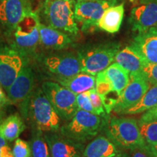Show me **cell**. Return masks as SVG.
<instances>
[{
    "instance_id": "6da1fadb",
    "label": "cell",
    "mask_w": 157,
    "mask_h": 157,
    "mask_svg": "<svg viewBox=\"0 0 157 157\" xmlns=\"http://www.w3.org/2000/svg\"><path fill=\"white\" fill-rule=\"evenodd\" d=\"M29 101L22 103V111L23 114L29 116L33 128L44 133L60 131V118L42 87L34 90Z\"/></svg>"
},
{
    "instance_id": "7a4b0ae2",
    "label": "cell",
    "mask_w": 157,
    "mask_h": 157,
    "mask_svg": "<svg viewBox=\"0 0 157 157\" xmlns=\"http://www.w3.org/2000/svg\"><path fill=\"white\" fill-rule=\"evenodd\" d=\"M105 131L106 137L117 147L132 151L148 146L141 135L138 121L133 118H111Z\"/></svg>"
},
{
    "instance_id": "3957f363",
    "label": "cell",
    "mask_w": 157,
    "mask_h": 157,
    "mask_svg": "<svg viewBox=\"0 0 157 157\" xmlns=\"http://www.w3.org/2000/svg\"><path fill=\"white\" fill-rule=\"evenodd\" d=\"M74 0H45L43 14L52 28L71 36H76L79 29L74 14Z\"/></svg>"
},
{
    "instance_id": "277c9868",
    "label": "cell",
    "mask_w": 157,
    "mask_h": 157,
    "mask_svg": "<svg viewBox=\"0 0 157 157\" xmlns=\"http://www.w3.org/2000/svg\"><path fill=\"white\" fill-rule=\"evenodd\" d=\"M100 116L78 109L68 123L60 128V133L64 136L84 143L94 138L101 127Z\"/></svg>"
},
{
    "instance_id": "5b68a950",
    "label": "cell",
    "mask_w": 157,
    "mask_h": 157,
    "mask_svg": "<svg viewBox=\"0 0 157 157\" xmlns=\"http://www.w3.org/2000/svg\"><path fill=\"white\" fill-rule=\"evenodd\" d=\"M119 44L109 43L81 51L78 53L82 72L96 76L114 61Z\"/></svg>"
},
{
    "instance_id": "8992f818",
    "label": "cell",
    "mask_w": 157,
    "mask_h": 157,
    "mask_svg": "<svg viewBox=\"0 0 157 157\" xmlns=\"http://www.w3.org/2000/svg\"><path fill=\"white\" fill-rule=\"evenodd\" d=\"M42 90L60 119L70 121L78 110L76 94L57 82H43Z\"/></svg>"
},
{
    "instance_id": "52a82bcc",
    "label": "cell",
    "mask_w": 157,
    "mask_h": 157,
    "mask_svg": "<svg viewBox=\"0 0 157 157\" xmlns=\"http://www.w3.org/2000/svg\"><path fill=\"white\" fill-rule=\"evenodd\" d=\"M119 0H96L76 2L74 14L77 23H80L84 32L98 29V23L107 8L119 4Z\"/></svg>"
},
{
    "instance_id": "ba28073f",
    "label": "cell",
    "mask_w": 157,
    "mask_h": 157,
    "mask_svg": "<svg viewBox=\"0 0 157 157\" xmlns=\"http://www.w3.org/2000/svg\"><path fill=\"white\" fill-rule=\"evenodd\" d=\"M151 84L141 73L129 74V82L118 98L113 112L121 114L132 107L141 99L150 88Z\"/></svg>"
},
{
    "instance_id": "9c48e42d",
    "label": "cell",
    "mask_w": 157,
    "mask_h": 157,
    "mask_svg": "<svg viewBox=\"0 0 157 157\" xmlns=\"http://www.w3.org/2000/svg\"><path fill=\"white\" fill-rule=\"evenodd\" d=\"M129 21L132 31L137 33L157 28V0H137Z\"/></svg>"
},
{
    "instance_id": "30bf717a",
    "label": "cell",
    "mask_w": 157,
    "mask_h": 157,
    "mask_svg": "<svg viewBox=\"0 0 157 157\" xmlns=\"http://www.w3.org/2000/svg\"><path fill=\"white\" fill-rule=\"evenodd\" d=\"M39 24L38 14L32 12L15 26V42L19 48L31 50L36 48L40 40Z\"/></svg>"
},
{
    "instance_id": "8fae6325",
    "label": "cell",
    "mask_w": 157,
    "mask_h": 157,
    "mask_svg": "<svg viewBox=\"0 0 157 157\" xmlns=\"http://www.w3.org/2000/svg\"><path fill=\"white\" fill-rule=\"evenodd\" d=\"M44 66L56 78H69L82 72L78 55L63 54L49 56L44 60Z\"/></svg>"
},
{
    "instance_id": "7c38bea8",
    "label": "cell",
    "mask_w": 157,
    "mask_h": 157,
    "mask_svg": "<svg viewBox=\"0 0 157 157\" xmlns=\"http://www.w3.org/2000/svg\"><path fill=\"white\" fill-rule=\"evenodd\" d=\"M44 137L50 149V157H82L84 143L71 140L58 132H46Z\"/></svg>"
},
{
    "instance_id": "4fadbf2b",
    "label": "cell",
    "mask_w": 157,
    "mask_h": 157,
    "mask_svg": "<svg viewBox=\"0 0 157 157\" xmlns=\"http://www.w3.org/2000/svg\"><path fill=\"white\" fill-rule=\"evenodd\" d=\"M35 76L31 68L23 66L18 76L6 92L11 104L23 103L34 90Z\"/></svg>"
},
{
    "instance_id": "5bb4252c",
    "label": "cell",
    "mask_w": 157,
    "mask_h": 157,
    "mask_svg": "<svg viewBox=\"0 0 157 157\" xmlns=\"http://www.w3.org/2000/svg\"><path fill=\"white\" fill-rule=\"evenodd\" d=\"M32 12L30 0H1L0 2V21L9 28L15 29Z\"/></svg>"
},
{
    "instance_id": "9a60e30c",
    "label": "cell",
    "mask_w": 157,
    "mask_h": 157,
    "mask_svg": "<svg viewBox=\"0 0 157 157\" xmlns=\"http://www.w3.org/2000/svg\"><path fill=\"white\" fill-rule=\"evenodd\" d=\"M21 57L13 52L0 54V85L7 92L22 70Z\"/></svg>"
},
{
    "instance_id": "2e32d148",
    "label": "cell",
    "mask_w": 157,
    "mask_h": 157,
    "mask_svg": "<svg viewBox=\"0 0 157 157\" xmlns=\"http://www.w3.org/2000/svg\"><path fill=\"white\" fill-rule=\"evenodd\" d=\"M130 46L135 49L148 63H157V28L138 33Z\"/></svg>"
},
{
    "instance_id": "e0dca14e",
    "label": "cell",
    "mask_w": 157,
    "mask_h": 157,
    "mask_svg": "<svg viewBox=\"0 0 157 157\" xmlns=\"http://www.w3.org/2000/svg\"><path fill=\"white\" fill-rule=\"evenodd\" d=\"M39 36L41 44L44 48L52 50L68 48L73 42L68 34L42 23L39 24Z\"/></svg>"
},
{
    "instance_id": "ac0fdd59",
    "label": "cell",
    "mask_w": 157,
    "mask_h": 157,
    "mask_svg": "<svg viewBox=\"0 0 157 157\" xmlns=\"http://www.w3.org/2000/svg\"><path fill=\"white\" fill-rule=\"evenodd\" d=\"M114 61L124 68L129 74L141 73L143 68L148 64L145 58L132 46L119 50L116 54Z\"/></svg>"
},
{
    "instance_id": "d6986e66",
    "label": "cell",
    "mask_w": 157,
    "mask_h": 157,
    "mask_svg": "<svg viewBox=\"0 0 157 157\" xmlns=\"http://www.w3.org/2000/svg\"><path fill=\"white\" fill-rule=\"evenodd\" d=\"M124 14V3L111 6L104 11L98 23V28L110 34L119 31Z\"/></svg>"
},
{
    "instance_id": "ffe728a7",
    "label": "cell",
    "mask_w": 157,
    "mask_h": 157,
    "mask_svg": "<svg viewBox=\"0 0 157 157\" xmlns=\"http://www.w3.org/2000/svg\"><path fill=\"white\" fill-rule=\"evenodd\" d=\"M119 154L117 146L107 137L98 136L85 147L82 157H113Z\"/></svg>"
},
{
    "instance_id": "44dd1931",
    "label": "cell",
    "mask_w": 157,
    "mask_h": 157,
    "mask_svg": "<svg viewBox=\"0 0 157 157\" xmlns=\"http://www.w3.org/2000/svg\"><path fill=\"white\" fill-rule=\"evenodd\" d=\"M56 82L76 95L95 89L96 77L92 74L80 72L69 78H55Z\"/></svg>"
},
{
    "instance_id": "7402d4cb",
    "label": "cell",
    "mask_w": 157,
    "mask_h": 157,
    "mask_svg": "<svg viewBox=\"0 0 157 157\" xmlns=\"http://www.w3.org/2000/svg\"><path fill=\"white\" fill-rule=\"evenodd\" d=\"M103 71L111 82L113 92L120 95L129 82V72L115 62Z\"/></svg>"
},
{
    "instance_id": "603a6c76",
    "label": "cell",
    "mask_w": 157,
    "mask_h": 157,
    "mask_svg": "<svg viewBox=\"0 0 157 157\" xmlns=\"http://www.w3.org/2000/svg\"><path fill=\"white\" fill-rule=\"evenodd\" d=\"M25 128L22 117L18 113H14L7 117L0 124V136L12 142L18 138Z\"/></svg>"
},
{
    "instance_id": "cb8c5ba5",
    "label": "cell",
    "mask_w": 157,
    "mask_h": 157,
    "mask_svg": "<svg viewBox=\"0 0 157 157\" xmlns=\"http://www.w3.org/2000/svg\"><path fill=\"white\" fill-rule=\"evenodd\" d=\"M157 105V85H152L137 103L121 114L134 115L146 112Z\"/></svg>"
},
{
    "instance_id": "d4e9b609",
    "label": "cell",
    "mask_w": 157,
    "mask_h": 157,
    "mask_svg": "<svg viewBox=\"0 0 157 157\" xmlns=\"http://www.w3.org/2000/svg\"><path fill=\"white\" fill-rule=\"evenodd\" d=\"M31 157H50V149L44 137V133L32 128V135L30 142Z\"/></svg>"
},
{
    "instance_id": "484cf974",
    "label": "cell",
    "mask_w": 157,
    "mask_h": 157,
    "mask_svg": "<svg viewBox=\"0 0 157 157\" xmlns=\"http://www.w3.org/2000/svg\"><path fill=\"white\" fill-rule=\"evenodd\" d=\"M141 135L148 146L157 143V120L148 121H138Z\"/></svg>"
},
{
    "instance_id": "4316f807",
    "label": "cell",
    "mask_w": 157,
    "mask_h": 157,
    "mask_svg": "<svg viewBox=\"0 0 157 157\" xmlns=\"http://www.w3.org/2000/svg\"><path fill=\"white\" fill-rule=\"evenodd\" d=\"M95 90L101 97L108 95L111 92H113L111 82L105 76L103 71L100 72L96 75Z\"/></svg>"
},
{
    "instance_id": "83f0119b",
    "label": "cell",
    "mask_w": 157,
    "mask_h": 157,
    "mask_svg": "<svg viewBox=\"0 0 157 157\" xmlns=\"http://www.w3.org/2000/svg\"><path fill=\"white\" fill-rule=\"evenodd\" d=\"M13 157H31V152L29 143L17 138L13 148Z\"/></svg>"
},
{
    "instance_id": "f1b7e54d",
    "label": "cell",
    "mask_w": 157,
    "mask_h": 157,
    "mask_svg": "<svg viewBox=\"0 0 157 157\" xmlns=\"http://www.w3.org/2000/svg\"><path fill=\"white\" fill-rule=\"evenodd\" d=\"M88 95H89L90 101H91L92 105H93V109H95L96 114L100 116V117H105V111L104 109L103 102H102L101 98L99 94L97 93L95 89L90 90L87 91Z\"/></svg>"
},
{
    "instance_id": "f546056e",
    "label": "cell",
    "mask_w": 157,
    "mask_h": 157,
    "mask_svg": "<svg viewBox=\"0 0 157 157\" xmlns=\"http://www.w3.org/2000/svg\"><path fill=\"white\" fill-rule=\"evenodd\" d=\"M76 103H77L78 109H82L83 111L96 114L95 109H93V105H92L91 101H90L87 92H84V93L76 95Z\"/></svg>"
},
{
    "instance_id": "4dcf8cb0",
    "label": "cell",
    "mask_w": 157,
    "mask_h": 157,
    "mask_svg": "<svg viewBox=\"0 0 157 157\" xmlns=\"http://www.w3.org/2000/svg\"><path fill=\"white\" fill-rule=\"evenodd\" d=\"M141 74L150 84L157 85V63H148L143 68Z\"/></svg>"
},
{
    "instance_id": "1f68e13d",
    "label": "cell",
    "mask_w": 157,
    "mask_h": 157,
    "mask_svg": "<svg viewBox=\"0 0 157 157\" xmlns=\"http://www.w3.org/2000/svg\"><path fill=\"white\" fill-rule=\"evenodd\" d=\"M0 157H13V151L7 141L2 136H0Z\"/></svg>"
},
{
    "instance_id": "d6a6232c",
    "label": "cell",
    "mask_w": 157,
    "mask_h": 157,
    "mask_svg": "<svg viewBox=\"0 0 157 157\" xmlns=\"http://www.w3.org/2000/svg\"><path fill=\"white\" fill-rule=\"evenodd\" d=\"M129 157H152V155L148 146H147L145 148L132 150Z\"/></svg>"
},
{
    "instance_id": "836d02e7",
    "label": "cell",
    "mask_w": 157,
    "mask_h": 157,
    "mask_svg": "<svg viewBox=\"0 0 157 157\" xmlns=\"http://www.w3.org/2000/svg\"><path fill=\"white\" fill-rule=\"evenodd\" d=\"M152 120H157V105L144 112L139 121H148Z\"/></svg>"
},
{
    "instance_id": "e575fe53",
    "label": "cell",
    "mask_w": 157,
    "mask_h": 157,
    "mask_svg": "<svg viewBox=\"0 0 157 157\" xmlns=\"http://www.w3.org/2000/svg\"><path fill=\"white\" fill-rule=\"evenodd\" d=\"M10 104H11V102L10 101L7 94L5 93V90L0 85V109H2V108L7 105H10Z\"/></svg>"
},
{
    "instance_id": "d590c367",
    "label": "cell",
    "mask_w": 157,
    "mask_h": 157,
    "mask_svg": "<svg viewBox=\"0 0 157 157\" xmlns=\"http://www.w3.org/2000/svg\"><path fill=\"white\" fill-rule=\"evenodd\" d=\"M148 147L152 152L157 154V143L155 145H152V146H148Z\"/></svg>"
},
{
    "instance_id": "8d00e7d4",
    "label": "cell",
    "mask_w": 157,
    "mask_h": 157,
    "mask_svg": "<svg viewBox=\"0 0 157 157\" xmlns=\"http://www.w3.org/2000/svg\"><path fill=\"white\" fill-rule=\"evenodd\" d=\"M4 120V111L2 109H0V124Z\"/></svg>"
},
{
    "instance_id": "74e56055",
    "label": "cell",
    "mask_w": 157,
    "mask_h": 157,
    "mask_svg": "<svg viewBox=\"0 0 157 157\" xmlns=\"http://www.w3.org/2000/svg\"><path fill=\"white\" fill-rule=\"evenodd\" d=\"M151 155H152V157H157V154H155V153L152 151H151Z\"/></svg>"
},
{
    "instance_id": "f35d334b",
    "label": "cell",
    "mask_w": 157,
    "mask_h": 157,
    "mask_svg": "<svg viewBox=\"0 0 157 157\" xmlns=\"http://www.w3.org/2000/svg\"><path fill=\"white\" fill-rule=\"evenodd\" d=\"M76 2H81V1H96V0H76Z\"/></svg>"
},
{
    "instance_id": "ab89813d",
    "label": "cell",
    "mask_w": 157,
    "mask_h": 157,
    "mask_svg": "<svg viewBox=\"0 0 157 157\" xmlns=\"http://www.w3.org/2000/svg\"><path fill=\"white\" fill-rule=\"evenodd\" d=\"M113 157H123V156H121V155H119V154H118V155H117V156H113Z\"/></svg>"
}]
</instances>
